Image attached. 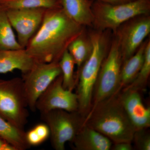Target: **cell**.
<instances>
[{
	"label": "cell",
	"instance_id": "obj_1",
	"mask_svg": "<svg viewBox=\"0 0 150 150\" xmlns=\"http://www.w3.org/2000/svg\"><path fill=\"white\" fill-rule=\"evenodd\" d=\"M86 27L73 21L62 7L47 9L41 26L25 49L35 62H59Z\"/></svg>",
	"mask_w": 150,
	"mask_h": 150
},
{
	"label": "cell",
	"instance_id": "obj_2",
	"mask_svg": "<svg viewBox=\"0 0 150 150\" xmlns=\"http://www.w3.org/2000/svg\"><path fill=\"white\" fill-rule=\"evenodd\" d=\"M121 91L91 107L83 124L101 133L112 143H132L136 130L122 105Z\"/></svg>",
	"mask_w": 150,
	"mask_h": 150
},
{
	"label": "cell",
	"instance_id": "obj_3",
	"mask_svg": "<svg viewBox=\"0 0 150 150\" xmlns=\"http://www.w3.org/2000/svg\"><path fill=\"white\" fill-rule=\"evenodd\" d=\"M93 49L88 59L75 75L79 112L85 117L91 107L94 88L100 67L108 53L112 41L110 30H98L88 28Z\"/></svg>",
	"mask_w": 150,
	"mask_h": 150
},
{
	"label": "cell",
	"instance_id": "obj_4",
	"mask_svg": "<svg viewBox=\"0 0 150 150\" xmlns=\"http://www.w3.org/2000/svg\"><path fill=\"white\" fill-rule=\"evenodd\" d=\"M92 11L94 18L92 28L101 30H110L112 32L134 17L150 14V0H134L118 4L94 0Z\"/></svg>",
	"mask_w": 150,
	"mask_h": 150
},
{
	"label": "cell",
	"instance_id": "obj_5",
	"mask_svg": "<svg viewBox=\"0 0 150 150\" xmlns=\"http://www.w3.org/2000/svg\"><path fill=\"white\" fill-rule=\"evenodd\" d=\"M122 64L118 40L112 33L110 48L103 62L94 88L91 107L121 91L120 76Z\"/></svg>",
	"mask_w": 150,
	"mask_h": 150
},
{
	"label": "cell",
	"instance_id": "obj_6",
	"mask_svg": "<svg viewBox=\"0 0 150 150\" xmlns=\"http://www.w3.org/2000/svg\"><path fill=\"white\" fill-rule=\"evenodd\" d=\"M21 78L0 79V116L24 130L29 113Z\"/></svg>",
	"mask_w": 150,
	"mask_h": 150
},
{
	"label": "cell",
	"instance_id": "obj_7",
	"mask_svg": "<svg viewBox=\"0 0 150 150\" xmlns=\"http://www.w3.org/2000/svg\"><path fill=\"white\" fill-rule=\"evenodd\" d=\"M40 118L49 128L52 147L64 150L66 143H71L81 128L84 117L78 111L56 109L40 113Z\"/></svg>",
	"mask_w": 150,
	"mask_h": 150
},
{
	"label": "cell",
	"instance_id": "obj_8",
	"mask_svg": "<svg viewBox=\"0 0 150 150\" xmlns=\"http://www.w3.org/2000/svg\"><path fill=\"white\" fill-rule=\"evenodd\" d=\"M61 74L59 62H35L29 71L22 74L28 106L30 110L36 111L35 104L39 97Z\"/></svg>",
	"mask_w": 150,
	"mask_h": 150
},
{
	"label": "cell",
	"instance_id": "obj_9",
	"mask_svg": "<svg viewBox=\"0 0 150 150\" xmlns=\"http://www.w3.org/2000/svg\"><path fill=\"white\" fill-rule=\"evenodd\" d=\"M150 33V14L134 17L112 32L118 40L123 63L135 54Z\"/></svg>",
	"mask_w": 150,
	"mask_h": 150
},
{
	"label": "cell",
	"instance_id": "obj_10",
	"mask_svg": "<svg viewBox=\"0 0 150 150\" xmlns=\"http://www.w3.org/2000/svg\"><path fill=\"white\" fill-rule=\"evenodd\" d=\"M36 110L40 113L61 109L69 111H78L79 103L76 93L64 88L62 74L57 77L38 98Z\"/></svg>",
	"mask_w": 150,
	"mask_h": 150
},
{
	"label": "cell",
	"instance_id": "obj_11",
	"mask_svg": "<svg viewBox=\"0 0 150 150\" xmlns=\"http://www.w3.org/2000/svg\"><path fill=\"white\" fill-rule=\"evenodd\" d=\"M47 9L34 8L6 11L13 29L17 35L18 41L25 48L40 28Z\"/></svg>",
	"mask_w": 150,
	"mask_h": 150
},
{
	"label": "cell",
	"instance_id": "obj_12",
	"mask_svg": "<svg viewBox=\"0 0 150 150\" xmlns=\"http://www.w3.org/2000/svg\"><path fill=\"white\" fill-rule=\"evenodd\" d=\"M123 108L136 131L148 129L150 126V108L142 100L140 91L124 88L120 92Z\"/></svg>",
	"mask_w": 150,
	"mask_h": 150
},
{
	"label": "cell",
	"instance_id": "obj_13",
	"mask_svg": "<svg viewBox=\"0 0 150 150\" xmlns=\"http://www.w3.org/2000/svg\"><path fill=\"white\" fill-rule=\"evenodd\" d=\"M71 143L75 150H110L112 145L107 137L83 124Z\"/></svg>",
	"mask_w": 150,
	"mask_h": 150
},
{
	"label": "cell",
	"instance_id": "obj_14",
	"mask_svg": "<svg viewBox=\"0 0 150 150\" xmlns=\"http://www.w3.org/2000/svg\"><path fill=\"white\" fill-rule=\"evenodd\" d=\"M35 62L25 48L0 50V74L15 70L24 74L32 68Z\"/></svg>",
	"mask_w": 150,
	"mask_h": 150
},
{
	"label": "cell",
	"instance_id": "obj_15",
	"mask_svg": "<svg viewBox=\"0 0 150 150\" xmlns=\"http://www.w3.org/2000/svg\"><path fill=\"white\" fill-rule=\"evenodd\" d=\"M94 0H60L65 13L77 24L92 28L94 18L92 6Z\"/></svg>",
	"mask_w": 150,
	"mask_h": 150
},
{
	"label": "cell",
	"instance_id": "obj_16",
	"mask_svg": "<svg viewBox=\"0 0 150 150\" xmlns=\"http://www.w3.org/2000/svg\"><path fill=\"white\" fill-rule=\"evenodd\" d=\"M149 38L144 40L135 54L122 64L120 76L121 90L131 84L137 77L144 61L145 50Z\"/></svg>",
	"mask_w": 150,
	"mask_h": 150
},
{
	"label": "cell",
	"instance_id": "obj_17",
	"mask_svg": "<svg viewBox=\"0 0 150 150\" xmlns=\"http://www.w3.org/2000/svg\"><path fill=\"white\" fill-rule=\"evenodd\" d=\"M92 49V42L88 28L86 27L83 32L71 42L67 49L77 67V71L88 59Z\"/></svg>",
	"mask_w": 150,
	"mask_h": 150
},
{
	"label": "cell",
	"instance_id": "obj_18",
	"mask_svg": "<svg viewBox=\"0 0 150 150\" xmlns=\"http://www.w3.org/2000/svg\"><path fill=\"white\" fill-rule=\"evenodd\" d=\"M0 137L16 150H25L31 147L26 141L24 130L19 129L1 116Z\"/></svg>",
	"mask_w": 150,
	"mask_h": 150
},
{
	"label": "cell",
	"instance_id": "obj_19",
	"mask_svg": "<svg viewBox=\"0 0 150 150\" xmlns=\"http://www.w3.org/2000/svg\"><path fill=\"white\" fill-rule=\"evenodd\" d=\"M23 48L19 44L6 12L0 8V50Z\"/></svg>",
	"mask_w": 150,
	"mask_h": 150
},
{
	"label": "cell",
	"instance_id": "obj_20",
	"mask_svg": "<svg viewBox=\"0 0 150 150\" xmlns=\"http://www.w3.org/2000/svg\"><path fill=\"white\" fill-rule=\"evenodd\" d=\"M60 0H0V8L10 9L61 8Z\"/></svg>",
	"mask_w": 150,
	"mask_h": 150
},
{
	"label": "cell",
	"instance_id": "obj_21",
	"mask_svg": "<svg viewBox=\"0 0 150 150\" xmlns=\"http://www.w3.org/2000/svg\"><path fill=\"white\" fill-rule=\"evenodd\" d=\"M62 71V84L64 88L73 91L76 88V81L74 69L75 63L67 50L59 62Z\"/></svg>",
	"mask_w": 150,
	"mask_h": 150
},
{
	"label": "cell",
	"instance_id": "obj_22",
	"mask_svg": "<svg viewBox=\"0 0 150 150\" xmlns=\"http://www.w3.org/2000/svg\"><path fill=\"white\" fill-rule=\"evenodd\" d=\"M150 75V38L146 46L144 61L141 70L133 82L124 88L130 89L140 92L145 90L148 83Z\"/></svg>",
	"mask_w": 150,
	"mask_h": 150
},
{
	"label": "cell",
	"instance_id": "obj_23",
	"mask_svg": "<svg viewBox=\"0 0 150 150\" xmlns=\"http://www.w3.org/2000/svg\"><path fill=\"white\" fill-rule=\"evenodd\" d=\"M137 150H150V134L148 129L137 130L134 133L132 142Z\"/></svg>",
	"mask_w": 150,
	"mask_h": 150
},
{
	"label": "cell",
	"instance_id": "obj_24",
	"mask_svg": "<svg viewBox=\"0 0 150 150\" xmlns=\"http://www.w3.org/2000/svg\"><path fill=\"white\" fill-rule=\"evenodd\" d=\"M134 147L132 142H121L113 143L111 149L112 150H132Z\"/></svg>",
	"mask_w": 150,
	"mask_h": 150
},
{
	"label": "cell",
	"instance_id": "obj_25",
	"mask_svg": "<svg viewBox=\"0 0 150 150\" xmlns=\"http://www.w3.org/2000/svg\"><path fill=\"white\" fill-rule=\"evenodd\" d=\"M0 150H16L15 149L0 137Z\"/></svg>",
	"mask_w": 150,
	"mask_h": 150
},
{
	"label": "cell",
	"instance_id": "obj_26",
	"mask_svg": "<svg viewBox=\"0 0 150 150\" xmlns=\"http://www.w3.org/2000/svg\"><path fill=\"white\" fill-rule=\"evenodd\" d=\"M98 1L111 4H118L130 1L131 0H96Z\"/></svg>",
	"mask_w": 150,
	"mask_h": 150
},
{
	"label": "cell",
	"instance_id": "obj_27",
	"mask_svg": "<svg viewBox=\"0 0 150 150\" xmlns=\"http://www.w3.org/2000/svg\"><path fill=\"white\" fill-rule=\"evenodd\" d=\"M131 1H134V0H131Z\"/></svg>",
	"mask_w": 150,
	"mask_h": 150
}]
</instances>
